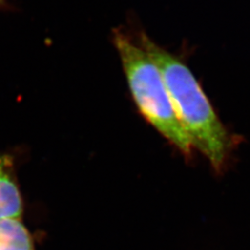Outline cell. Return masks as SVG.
<instances>
[{
	"instance_id": "cell-1",
	"label": "cell",
	"mask_w": 250,
	"mask_h": 250,
	"mask_svg": "<svg viewBox=\"0 0 250 250\" xmlns=\"http://www.w3.org/2000/svg\"><path fill=\"white\" fill-rule=\"evenodd\" d=\"M140 43L161 72L176 116L192 147L202 153L215 170H223L234 142L195 75L180 59L143 33Z\"/></svg>"
},
{
	"instance_id": "cell-2",
	"label": "cell",
	"mask_w": 250,
	"mask_h": 250,
	"mask_svg": "<svg viewBox=\"0 0 250 250\" xmlns=\"http://www.w3.org/2000/svg\"><path fill=\"white\" fill-rule=\"evenodd\" d=\"M125 77L140 113L170 143L185 155L192 146L179 122L160 70L141 45L121 32L113 37Z\"/></svg>"
},
{
	"instance_id": "cell-3",
	"label": "cell",
	"mask_w": 250,
	"mask_h": 250,
	"mask_svg": "<svg viewBox=\"0 0 250 250\" xmlns=\"http://www.w3.org/2000/svg\"><path fill=\"white\" fill-rule=\"evenodd\" d=\"M23 210L13 157L0 152V220L21 218Z\"/></svg>"
},
{
	"instance_id": "cell-4",
	"label": "cell",
	"mask_w": 250,
	"mask_h": 250,
	"mask_svg": "<svg viewBox=\"0 0 250 250\" xmlns=\"http://www.w3.org/2000/svg\"><path fill=\"white\" fill-rule=\"evenodd\" d=\"M0 250H36L32 235L21 218L0 220Z\"/></svg>"
},
{
	"instance_id": "cell-5",
	"label": "cell",
	"mask_w": 250,
	"mask_h": 250,
	"mask_svg": "<svg viewBox=\"0 0 250 250\" xmlns=\"http://www.w3.org/2000/svg\"><path fill=\"white\" fill-rule=\"evenodd\" d=\"M3 2V0H0V5H1V3Z\"/></svg>"
}]
</instances>
